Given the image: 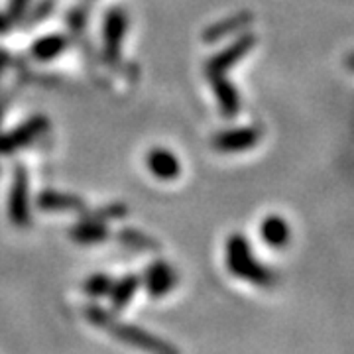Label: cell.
I'll return each instance as SVG.
<instances>
[{"mask_svg": "<svg viewBox=\"0 0 354 354\" xmlns=\"http://www.w3.org/2000/svg\"><path fill=\"white\" fill-rule=\"evenodd\" d=\"M254 44H256V38L254 34H244L239 39H234L228 48H225L223 51H218L215 57H211L207 62V77L211 75H225L228 69L232 67L234 64H239L242 57L252 50Z\"/></svg>", "mask_w": 354, "mask_h": 354, "instance_id": "277c9868", "label": "cell"}, {"mask_svg": "<svg viewBox=\"0 0 354 354\" xmlns=\"http://www.w3.org/2000/svg\"><path fill=\"white\" fill-rule=\"evenodd\" d=\"M138 288L140 279L136 276H127V278L118 279L116 283H113V290L109 291V297H111V304H113L114 311L124 309L132 301V297L136 295Z\"/></svg>", "mask_w": 354, "mask_h": 354, "instance_id": "5bb4252c", "label": "cell"}, {"mask_svg": "<svg viewBox=\"0 0 354 354\" xmlns=\"http://www.w3.org/2000/svg\"><path fill=\"white\" fill-rule=\"evenodd\" d=\"M71 236L79 244H97L109 239V228L101 221H83L73 227Z\"/></svg>", "mask_w": 354, "mask_h": 354, "instance_id": "2e32d148", "label": "cell"}, {"mask_svg": "<svg viewBox=\"0 0 354 354\" xmlns=\"http://www.w3.org/2000/svg\"><path fill=\"white\" fill-rule=\"evenodd\" d=\"M146 165L152 171V176H156L158 179H164V181L176 179L179 176V171H181V165H179L176 153L164 150V148L150 150L148 156H146Z\"/></svg>", "mask_w": 354, "mask_h": 354, "instance_id": "9c48e42d", "label": "cell"}, {"mask_svg": "<svg viewBox=\"0 0 354 354\" xmlns=\"http://www.w3.org/2000/svg\"><path fill=\"white\" fill-rule=\"evenodd\" d=\"M67 48V38L62 34H50V36H44L34 41L32 46V57L36 62H53L55 57H59Z\"/></svg>", "mask_w": 354, "mask_h": 354, "instance_id": "4fadbf2b", "label": "cell"}, {"mask_svg": "<svg viewBox=\"0 0 354 354\" xmlns=\"http://www.w3.org/2000/svg\"><path fill=\"white\" fill-rule=\"evenodd\" d=\"M38 207L44 211H73L83 209V201L75 195H65L57 191H44L38 197Z\"/></svg>", "mask_w": 354, "mask_h": 354, "instance_id": "9a60e30c", "label": "cell"}, {"mask_svg": "<svg viewBox=\"0 0 354 354\" xmlns=\"http://www.w3.org/2000/svg\"><path fill=\"white\" fill-rule=\"evenodd\" d=\"M260 234L268 246L272 248H283L290 242V225L286 223V218L278 215L266 216L260 225Z\"/></svg>", "mask_w": 354, "mask_h": 354, "instance_id": "7c38bea8", "label": "cell"}, {"mask_svg": "<svg viewBox=\"0 0 354 354\" xmlns=\"http://www.w3.org/2000/svg\"><path fill=\"white\" fill-rule=\"evenodd\" d=\"M128 16L120 8H113L104 18L102 26V39H104V59L109 64L120 62V51H122V39L127 36Z\"/></svg>", "mask_w": 354, "mask_h": 354, "instance_id": "3957f363", "label": "cell"}, {"mask_svg": "<svg viewBox=\"0 0 354 354\" xmlns=\"http://www.w3.org/2000/svg\"><path fill=\"white\" fill-rule=\"evenodd\" d=\"M209 81H211V87L215 91L221 113L225 114L227 118L236 116L239 111H241V97H239L236 88L232 87V83L225 75H211Z\"/></svg>", "mask_w": 354, "mask_h": 354, "instance_id": "30bf717a", "label": "cell"}, {"mask_svg": "<svg viewBox=\"0 0 354 354\" xmlns=\"http://www.w3.org/2000/svg\"><path fill=\"white\" fill-rule=\"evenodd\" d=\"M8 213L16 227H26L30 223V187H28V174L24 167H16Z\"/></svg>", "mask_w": 354, "mask_h": 354, "instance_id": "5b68a950", "label": "cell"}, {"mask_svg": "<svg viewBox=\"0 0 354 354\" xmlns=\"http://www.w3.org/2000/svg\"><path fill=\"white\" fill-rule=\"evenodd\" d=\"M120 241L128 246H132V248H140V250H156L158 248L152 239H148L146 234H142L138 230H132V228L120 232Z\"/></svg>", "mask_w": 354, "mask_h": 354, "instance_id": "ac0fdd59", "label": "cell"}, {"mask_svg": "<svg viewBox=\"0 0 354 354\" xmlns=\"http://www.w3.org/2000/svg\"><path fill=\"white\" fill-rule=\"evenodd\" d=\"M10 30V20L4 16V14H0V34H4V32H8Z\"/></svg>", "mask_w": 354, "mask_h": 354, "instance_id": "ffe728a7", "label": "cell"}, {"mask_svg": "<svg viewBox=\"0 0 354 354\" xmlns=\"http://www.w3.org/2000/svg\"><path fill=\"white\" fill-rule=\"evenodd\" d=\"M113 283L114 281L106 274H93L91 278L85 279L83 290L91 297H102V295H109V291L113 290Z\"/></svg>", "mask_w": 354, "mask_h": 354, "instance_id": "e0dca14e", "label": "cell"}, {"mask_svg": "<svg viewBox=\"0 0 354 354\" xmlns=\"http://www.w3.org/2000/svg\"><path fill=\"white\" fill-rule=\"evenodd\" d=\"M227 268L232 276L256 286H270L274 281L272 270L256 262L250 242L242 234H232L227 241Z\"/></svg>", "mask_w": 354, "mask_h": 354, "instance_id": "7a4b0ae2", "label": "cell"}, {"mask_svg": "<svg viewBox=\"0 0 354 354\" xmlns=\"http://www.w3.org/2000/svg\"><path fill=\"white\" fill-rule=\"evenodd\" d=\"M48 130V118L46 116H34L26 124L14 128L10 134L0 136V153L16 152L18 148L28 146L30 142L41 136Z\"/></svg>", "mask_w": 354, "mask_h": 354, "instance_id": "8992f818", "label": "cell"}, {"mask_svg": "<svg viewBox=\"0 0 354 354\" xmlns=\"http://www.w3.org/2000/svg\"><path fill=\"white\" fill-rule=\"evenodd\" d=\"M28 4H30V0H10V8H8V12H10L12 18H20V16L26 12Z\"/></svg>", "mask_w": 354, "mask_h": 354, "instance_id": "d6986e66", "label": "cell"}, {"mask_svg": "<svg viewBox=\"0 0 354 354\" xmlns=\"http://www.w3.org/2000/svg\"><path fill=\"white\" fill-rule=\"evenodd\" d=\"M252 18V12H248V10L236 12L234 16H230V18H225V20H221L216 24L209 26L203 32V39L207 44H211V41H218V39L227 38L228 34H236V32H241V30H244L246 26L250 24Z\"/></svg>", "mask_w": 354, "mask_h": 354, "instance_id": "8fae6325", "label": "cell"}, {"mask_svg": "<svg viewBox=\"0 0 354 354\" xmlns=\"http://www.w3.org/2000/svg\"><path fill=\"white\" fill-rule=\"evenodd\" d=\"M142 283L148 291L150 297H164L169 291L176 288L177 283V274L176 270L167 262H153L152 266L146 268L144 272V278Z\"/></svg>", "mask_w": 354, "mask_h": 354, "instance_id": "52a82bcc", "label": "cell"}, {"mask_svg": "<svg viewBox=\"0 0 354 354\" xmlns=\"http://www.w3.org/2000/svg\"><path fill=\"white\" fill-rule=\"evenodd\" d=\"M260 142V130L252 127H242V128H232V130H225L221 132L213 144L218 152L227 153H239L246 152L254 148L256 144Z\"/></svg>", "mask_w": 354, "mask_h": 354, "instance_id": "ba28073f", "label": "cell"}, {"mask_svg": "<svg viewBox=\"0 0 354 354\" xmlns=\"http://www.w3.org/2000/svg\"><path fill=\"white\" fill-rule=\"evenodd\" d=\"M85 317L91 321V325L106 330L109 335H113L116 341L124 342L128 346H134V348H140V351L150 354H179V351L174 344H169L164 339L156 337V335L148 333V330L140 329V327L128 325V323H122V321H116L102 307L91 305V307L85 309Z\"/></svg>", "mask_w": 354, "mask_h": 354, "instance_id": "6da1fadb", "label": "cell"}]
</instances>
